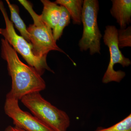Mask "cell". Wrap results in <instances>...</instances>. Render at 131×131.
Returning a JSON list of instances; mask_svg holds the SVG:
<instances>
[{
  "label": "cell",
  "instance_id": "obj_1",
  "mask_svg": "<svg viewBox=\"0 0 131 131\" xmlns=\"http://www.w3.org/2000/svg\"><path fill=\"white\" fill-rule=\"evenodd\" d=\"M1 56L7 62L12 79V89L6 96L20 100L25 95L44 90V80L34 68L22 62L17 52L4 39L1 40Z\"/></svg>",
  "mask_w": 131,
  "mask_h": 131
},
{
  "label": "cell",
  "instance_id": "obj_2",
  "mask_svg": "<svg viewBox=\"0 0 131 131\" xmlns=\"http://www.w3.org/2000/svg\"><path fill=\"white\" fill-rule=\"evenodd\" d=\"M20 100L34 116L52 130L66 131L69 126L70 119L67 114L45 100L40 92L28 94Z\"/></svg>",
  "mask_w": 131,
  "mask_h": 131
},
{
  "label": "cell",
  "instance_id": "obj_3",
  "mask_svg": "<svg viewBox=\"0 0 131 131\" xmlns=\"http://www.w3.org/2000/svg\"><path fill=\"white\" fill-rule=\"evenodd\" d=\"M0 10L2 13L6 24L5 28H0V34L4 37V39L16 52L21 55L29 66L34 68L40 75L42 76L46 70L54 73L47 64V56L38 57L35 56L33 52L31 44L16 33L13 24L8 18L3 3L1 1Z\"/></svg>",
  "mask_w": 131,
  "mask_h": 131
},
{
  "label": "cell",
  "instance_id": "obj_4",
  "mask_svg": "<svg viewBox=\"0 0 131 131\" xmlns=\"http://www.w3.org/2000/svg\"><path fill=\"white\" fill-rule=\"evenodd\" d=\"M18 1L28 11L33 20L34 24L29 26L27 30L34 55L38 57L47 56L49 52L52 50L66 54L57 45L51 28L42 20L40 15L34 12L31 4L26 0Z\"/></svg>",
  "mask_w": 131,
  "mask_h": 131
},
{
  "label": "cell",
  "instance_id": "obj_5",
  "mask_svg": "<svg viewBox=\"0 0 131 131\" xmlns=\"http://www.w3.org/2000/svg\"><path fill=\"white\" fill-rule=\"evenodd\" d=\"M99 10L98 1L84 0L82 15L83 31L78 45L81 51L89 50L91 55L101 53V41L102 36L97 21Z\"/></svg>",
  "mask_w": 131,
  "mask_h": 131
},
{
  "label": "cell",
  "instance_id": "obj_6",
  "mask_svg": "<svg viewBox=\"0 0 131 131\" xmlns=\"http://www.w3.org/2000/svg\"><path fill=\"white\" fill-rule=\"evenodd\" d=\"M118 29L113 25L106 27L103 40L104 43L107 46L110 54V61L107 69L104 74L102 82L107 83L111 82H119L125 76V73L121 70L115 71L114 66L119 63L123 67L130 65L131 61L122 54L118 45L117 40Z\"/></svg>",
  "mask_w": 131,
  "mask_h": 131
},
{
  "label": "cell",
  "instance_id": "obj_7",
  "mask_svg": "<svg viewBox=\"0 0 131 131\" xmlns=\"http://www.w3.org/2000/svg\"><path fill=\"white\" fill-rule=\"evenodd\" d=\"M18 101L6 96L4 105L5 113L13 120L15 126L26 131H54L33 115L21 110Z\"/></svg>",
  "mask_w": 131,
  "mask_h": 131
},
{
  "label": "cell",
  "instance_id": "obj_8",
  "mask_svg": "<svg viewBox=\"0 0 131 131\" xmlns=\"http://www.w3.org/2000/svg\"><path fill=\"white\" fill-rule=\"evenodd\" d=\"M110 13L116 19L120 29H125L131 22V0H112Z\"/></svg>",
  "mask_w": 131,
  "mask_h": 131
},
{
  "label": "cell",
  "instance_id": "obj_9",
  "mask_svg": "<svg viewBox=\"0 0 131 131\" xmlns=\"http://www.w3.org/2000/svg\"><path fill=\"white\" fill-rule=\"evenodd\" d=\"M41 1L43 8L40 15V18L51 29H54L61 17V6L49 0H42Z\"/></svg>",
  "mask_w": 131,
  "mask_h": 131
},
{
  "label": "cell",
  "instance_id": "obj_10",
  "mask_svg": "<svg viewBox=\"0 0 131 131\" xmlns=\"http://www.w3.org/2000/svg\"><path fill=\"white\" fill-rule=\"evenodd\" d=\"M84 1L83 0H57L58 5L65 8L70 14L74 25L82 24V10Z\"/></svg>",
  "mask_w": 131,
  "mask_h": 131
},
{
  "label": "cell",
  "instance_id": "obj_11",
  "mask_svg": "<svg viewBox=\"0 0 131 131\" xmlns=\"http://www.w3.org/2000/svg\"><path fill=\"white\" fill-rule=\"evenodd\" d=\"M11 13V21L14 23L15 27L20 32L21 37L29 43H30V35L27 30V28L19 14L18 6L10 3L9 1H6Z\"/></svg>",
  "mask_w": 131,
  "mask_h": 131
},
{
  "label": "cell",
  "instance_id": "obj_12",
  "mask_svg": "<svg viewBox=\"0 0 131 131\" xmlns=\"http://www.w3.org/2000/svg\"><path fill=\"white\" fill-rule=\"evenodd\" d=\"M61 6V15L58 23L52 29V34L54 40L56 42L61 37L64 29L70 22L71 16L69 12L65 7Z\"/></svg>",
  "mask_w": 131,
  "mask_h": 131
},
{
  "label": "cell",
  "instance_id": "obj_13",
  "mask_svg": "<svg viewBox=\"0 0 131 131\" xmlns=\"http://www.w3.org/2000/svg\"><path fill=\"white\" fill-rule=\"evenodd\" d=\"M117 40L119 49L131 46V27L118 30Z\"/></svg>",
  "mask_w": 131,
  "mask_h": 131
},
{
  "label": "cell",
  "instance_id": "obj_14",
  "mask_svg": "<svg viewBox=\"0 0 131 131\" xmlns=\"http://www.w3.org/2000/svg\"><path fill=\"white\" fill-rule=\"evenodd\" d=\"M95 131H131V115L108 128L99 127Z\"/></svg>",
  "mask_w": 131,
  "mask_h": 131
},
{
  "label": "cell",
  "instance_id": "obj_15",
  "mask_svg": "<svg viewBox=\"0 0 131 131\" xmlns=\"http://www.w3.org/2000/svg\"><path fill=\"white\" fill-rule=\"evenodd\" d=\"M4 131H26L15 126H9L6 128Z\"/></svg>",
  "mask_w": 131,
  "mask_h": 131
}]
</instances>
